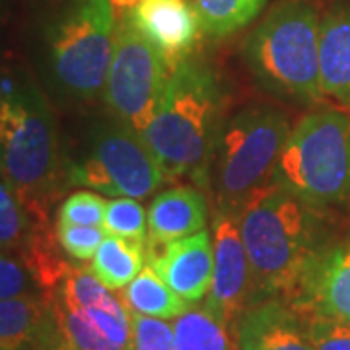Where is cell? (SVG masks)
Wrapping results in <instances>:
<instances>
[{
    "instance_id": "obj_14",
    "label": "cell",
    "mask_w": 350,
    "mask_h": 350,
    "mask_svg": "<svg viewBox=\"0 0 350 350\" xmlns=\"http://www.w3.org/2000/svg\"><path fill=\"white\" fill-rule=\"evenodd\" d=\"M292 308L350 321V232L317 253Z\"/></svg>"
},
{
    "instance_id": "obj_27",
    "label": "cell",
    "mask_w": 350,
    "mask_h": 350,
    "mask_svg": "<svg viewBox=\"0 0 350 350\" xmlns=\"http://www.w3.org/2000/svg\"><path fill=\"white\" fill-rule=\"evenodd\" d=\"M105 230L101 226H68L57 224L55 238L59 247L75 261H92L105 239Z\"/></svg>"
},
{
    "instance_id": "obj_28",
    "label": "cell",
    "mask_w": 350,
    "mask_h": 350,
    "mask_svg": "<svg viewBox=\"0 0 350 350\" xmlns=\"http://www.w3.org/2000/svg\"><path fill=\"white\" fill-rule=\"evenodd\" d=\"M27 294H41L36 276L31 275L24 259H16L0 251V300Z\"/></svg>"
},
{
    "instance_id": "obj_3",
    "label": "cell",
    "mask_w": 350,
    "mask_h": 350,
    "mask_svg": "<svg viewBox=\"0 0 350 350\" xmlns=\"http://www.w3.org/2000/svg\"><path fill=\"white\" fill-rule=\"evenodd\" d=\"M0 170L10 179L33 226H49L51 204L68 185L57 121L31 80H0Z\"/></svg>"
},
{
    "instance_id": "obj_29",
    "label": "cell",
    "mask_w": 350,
    "mask_h": 350,
    "mask_svg": "<svg viewBox=\"0 0 350 350\" xmlns=\"http://www.w3.org/2000/svg\"><path fill=\"white\" fill-rule=\"evenodd\" d=\"M133 317V350H175L174 329L158 317L131 313Z\"/></svg>"
},
{
    "instance_id": "obj_20",
    "label": "cell",
    "mask_w": 350,
    "mask_h": 350,
    "mask_svg": "<svg viewBox=\"0 0 350 350\" xmlns=\"http://www.w3.org/2000/svg\"><path fill=\"white\" fill-rule=\"evenodd\" d=\"M119 298L131 313L158 319H175L183 312H187L191 306L179 294H175L148 265L138 273L131 284L119 290Z\"/></svg>"
},
{
    "instance_id": "obj_21",
    "label": "cell",
    "mask_w": 350,
    "mask_h": 350,
    "mask_svg": "<svg viewBox=\"0 0 350 350\" xmlns=\"http://www.w3.org/2000/svg\"><path fill=\"white\" fill-rule=\"evenodd\" d=\"M175 350H238L232 331L206 306H189L174 321Z\"/></svg>"
},
{
    "instance_id": "obj_17",
    "label": "cell",
    "mask_w": 350,
    "mask_h": 350,
    "mask_svg": "<svg viewBox=\"0 0 350 350\" xmlns=\"http://www.w3.org/2000/svg\"><path fill=\"white\" fill-rule=\"evenodd\" d=\"M208 218L206 197L193 185L160 193L148 208V247L165 245L202 232Z\"/></svg>"
},
{
    "instance_id": "obj_19",
    "label": "cell",
    "mask_w": 350,
    "mask_h": 350,
    "mask_svg": "<svg viewBox=\"0 0 350 350\" xmlns=\"http://www.w3.org/2000/svg\"><path fill=\"white\" fill-rule=\"evenodd\" d=\"M146 243L119 236H105L92 259L90 271L103 286L119 292L131 284L146 267Z\"/></svg>"
},
{
    "instance_id": "obj_26",
    "label": "cell",
    "mask_w": 350,
    "mask_h": 350,
    "mask_svg": "<svg viewBox=\"0 0 350 350\" xmlns=\"http://www.w3.org/2000/svg\"><path fill=\"white\" fill-rule=\"evenodd\" d=\"M313 350H350V321L319 313H300Z\"/></svg>"
},
{
    "instance_id": "obj_1",
    "label": "cell",
    "mask_w": 350,
    "mask_h": 350,
    "mask_svg": "<svg viewBox=\"0 0 350 350\" xmlns=\"http://www.w3.org/2000/svg\"><path fill=\"white\" fill-rule=\"evenodd\" d=\"M238 218L255 304L280 300L292 306L313 259L327 243L315 206L269 183L241 206Z\"/></svg>"
},
{
    "instance_id": "obj_10",
    "label": "cell",
    "mask_w": 350,
    "mask_h": 350,
    "mask_svg": "<svg viewBox=\"0 0 350 350\" xmlns=\"http://www.w3.org/2000/svg\"><path fill=\"white\" fill-rule=\"evenodd\" d=\"M170 72L162 55L123 18L103 88V101L113 119L140 135L162 100Z\"/></svg>"
},
{
    "instance_id": "obj_13",
    "label": "cell",
    "mask_w": 350,
    "mask_h": 350,
    "mask_svg": "<svg viewBox=\"0 0 350 350\" xmlns=\"http://www.w3.org/2000/svg\"><path fill=\"white\" fill-rule=\"evenodd\" d=\"M146 265L183 300L199 301L208 296L214 276L213 234L202 230L165 245H146Z\"/></svg>"
},
{
    "instance_id": "obj_30",
    "label": "cell",
    "mask_w": 350,
    "mask_h": 350,
    "mask_svg": "<svg viewBox=\"0 0 350 350\" xmlns=\"http://www.w3.org/2000/svg\"><path fill=\"white\" fill-rule=\"evenodd\" d=\"M39 350H75V349H70V347H68V345H66V342L63 340L61 333H59L57 337L53 338V340H49L45 347H41Z\"/></svg>"
},
{
    "instance_id": "obj_12",
    "label": "cell",
    "mask_w": 350,
    "mask_h": 350,
    "mask_svg": "<svg viewBox=\"0 0 350 350\" xmlns=\"http://www.w3.org/2000/svg\"><path fill=\"white\" fill-rule=\"evenodd\" d=\"M174 68L189 59L202 31L199 12L189 0H138L123 16Z\"/></svg>"
},
{
    "instance_id": "obj_15",
    "label": "cell",
    "mask_w": 350,
    "mask_h": 350,
    "mask_svg": "<svg viewBox=\"0 0 350 350\" xmlns=\"http://www.w3.org/2000/svg\"><path fill=\"white\" fill-rule=\"evenodd\" d=\"M232 335L238 350H313L301 315L280 300L253 304Z\"/></svg>"
},
{
    "instance_id": "obj_11",
    "label": "cell",
    "mask_w": 350,
    "mask_h": 350,
    "mask_svg": "<svg viewBox=\"0 0 350 350\" xmlns=\"http://www.w3.org/2000/svg\"><path fill=\"white\" fill-rule=\"evenodd\" d=\"M213 286L204 306L234 333L241 313L255 304L251 265L239 232L238 214L216 211L213 218Z\"/></svg>"
},
{
    "instance_id": "obj_5",
    "label": "cell",
    "mask_w": 350,
    "mask_h": 350,
    "mask_svg": "<svg viewBox=\"0 0 350 350\" xmlns=\"http://www.w3.org/2000/svg\"><path fill=\"white\" fill-rule=\"evenodd\" d=\"M271 183L315 208L350 199V111L308 113L288 135Z\"/></svg>"
},
{
    "instance_id": "obj_31",
    "label": "cell",
    "mask_w": 350,
    "mask_h": 350,
    "mask_svg": "<svg viewBox=\"0 0 350 350\" xmlns=\"http://www.w3.org/2000/svg\"><path fill=\"white\" fill-rule=\"evenodd\" d=\"M138 0H111V4L115 8H131V6H135Z\"/></svg>"
},
{
    "instance_id": "obj_8",
    "label": "cell",
    "mask_w": 350,
    "mask_h": 350,
    "mask_svg": "<svg viewBox=\"0 0 350 350\" xmlns=\"http://www.w3.org/2000/svg\"><path fill=\"white\" fill-rule=\"evenodd\" d=\"M66 167L68 185L117 199H146L167 181L140 135L115 119L96 126L80 160Z\"/></svg>"
},
{
    "instance_id": "obj_32",
    "label": "cell",
    "mask_w": 350,
    "mask_h": 350,
    "mask_svg": "<svg viewBox=\"0 0 350 350\" xmlns=\"http://www.w3.org/2000/svg\"><path fill=\"white\" fill-rule=\"evenodd\" d=\"M4 6H6V0H0V16H2V10H4Z\"/></svg>"
},
{
    "instance_id": "obj_24",
    "label": "cell",
    "mask_w": 350,
    "mask_h": 350,
    "mask_svg": "<svg viewBox=\"0 0 350 350\" xmlns=\"http://www.w3.org/2000/svg\"><path fill=\"white\" fill-rule=\"evenodd\" d=\"M103 230L107 236L133 239L146 243L148 239V214L137 202V199L107 200Z\"/></svg>"
},
{
    "instance_id": "obj_25",
    "label": "cell",
    "mask_w": 350,
    "mask_h": 350,
    "mask_svg": "<svg viewBox=\"0 0 350 350\" xmlns=\"http://www.w3.org/2000/svg\"><path fill=\"white\" fill-rule=\"evenodd\" d=\"M107 200L92 189L70 193L57 211V224L68 226H101L105 218Z\"/></svg>"
},
{
    "instance_id": "obj_7",
    "label": "cell",
    "mask_w": 350,
    "mask_h": 350,
    "mask_svg": "<svg viewBox=\"0 0 350 350\" xmlns=\"http://www.w3.org/2000/svg\"><path fill=\"white\" fill-rule=\"evenodd\" d=\"M119 22L111 0H66L51 18L45 45L53 82L76 100L103 94Z\"/></svg>"
},
{
    "instance_id": "obj_23",
    "label": "cell",
    "mask_w": 350,
    "mask_h": 350,
    "mask_svg": "<svg viewBox=\"0 0 350 350\" xmlns=\"http://www.w3.org/2000/svg\"><path fill=\"white\" fill-rule=\"evenodd\" d=\"M33 228V220L18 191L0 170V251L24 247Z\"/></svg>"
},
{
    "instance_id": "obj_2",
    "label": "cell",
    "mask_w": 350,
    "mask_h": 350,
    "mask_svg": "<svg viewBox=\"0 0 350 350\" xmlns=\"http://www.w3.org/2000/svg\"><path fill=\"white\" fill-rule=\"evenodd\" d=\"M220 82L204 64L185 59L172 68L162 100L140 138L167 181L191 177L208 185L214 150L224 126Z\"/></svg>"
},
{
    "instance_id": "obj_22",
    "label": "cell",
    "mask_w": 350,
    "mask_h": 350,
    "mask_svg": "<svg viewBox=\"0 0 350 350\" xmlns=\"http://www.w3.org/2000/svg\"><path fill=\"white\" fill-rule=\"evenodd\" d=\"M202 31L211 38H228L250 25L262 12L267 0H191Z\"/></svg>"
},
{
    "instance_id": "obj_16",
    "label": "cell",
    "mask_w": 350,
    "mask_h": 350,
    "mask_svg": "<svg viewBox=\"0 0 350 350\" xmlns=\"http://www.w3.org/2000/svg\"><path fill=\"white\" fill-rule=\"evenodd\" d=\"M319 86L350 111V0L337 2L319 24Z\"/></svg>"
},
{
    "instance_id": "obj_9",
    "label": "cell",
    "mask_w": 350,
    "mask_h": 350,
    "mask_svg": "<svg viewBox=\"0 0 350 350\" xmlns=\"http://www.w3.org/2000/svg\"><path fill=\"white\" fill-rule=\"evenodd\" d=\"M55 323L75 350H133V317L90 269L72 267L51 290Z\"/></svg>"
},
{
    "instance_id": "obj_33",
    "label": "cell",
    "mask_w": 350,
    "mask_h": 350,
    "mask_svg": "<svg viewBox=\"0 0 350 350\" xmlns=\"http://www.w3.org/2000/svg\"><path fill=\"white\" fill-rule=\"evenodd\" d=\"M0 350H12V349H8V347H4V345H0Z\"/></svg>"
},
{
    "instance_id": "obj_6",
    "label": "cell",
    "mask_w": 350,
    "mask_h": 350,
    "mask_svg": "<svg viewBox=\"0 0 350 350\" xmlns=\"http://www.w3.org/2000/svg\"><path fill=\"white\" fill-rule=\"evenodd\" d=\"M288 135V117L273 105H250L226 121L208 175L216 211L238 214L271 183Z\"/></svg>"
},
{
    "instance_id": "obj_4",
    "label": "cell",
    "mask_w": 350,
    "mask_h": 350,
    "mask_svg": "<svg viewBox=\"0 0 350 350\" xmlns=\"http://www.w3.org/2000/svg\"><path fill=\"white\" fill-rule=\"evenodd\" d=\"M319 24L310 0H280L245 41V61L262 90L280 100L312 105L319 86Z\"/></svg>"
},
{
    "instance_id": "obj_18",
    "label": "cell",
    "mask_w": 350,
    "mask_h": 350,
    "mask_svg": "<svg viewBox=\"0 0 350 350\" xmlns=\"http://www.w3.org/2000/svg\"><path fill=\"white\" fill-rule=\"evenodd\" d=\"M59 335L49 296L27 294L0 300V345L39 350Z\"/></svg>"
}]
</instances>
